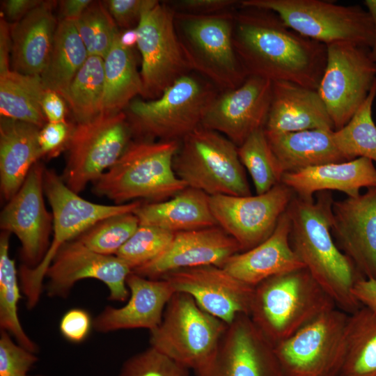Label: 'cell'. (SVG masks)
<instances>
[{
    "mask_svg": "<svg viewBox=\"0 0 376 376\" xmlns=\"http://www.w3.org/2000/svg\"><path fill=\"white\" fill-rule=\"evenodd\" d=\"M233 41L247 77L318 90L327 45L299 34L275 12L240 4L234 13Z\"/></svg>",
    "mask_w": 376,
    "mask_h": 376,
    "instance_id": "obj_1",
    "label": "cell"
},
{
    "mask_svg": "<svg viewBox=\"0 0 376 376\" xmlns=\"http://www.w3.org/2000/svg\"><path fill=\"white\" fill-rule=\"evenodd\" d=\"M316 196V200H305L294 195L286 210L290 222V244L337 308L352 314L363 306L352 289L366 278L339 249L331 235L332 194L324 191Z\"/></svg>",
    "mask_w": 376,
    "mask_h": 376,
    "instance_id": "obj_2",
    "label": "cell"
},
{
    "mask_svg": "<svg viewBox=\"0 0 376 376\" xmlns=\"http://www.w3.org/2000/svg\"><path fill=\"white\" fill-rule=\"evenodd\" d=\"M179 146L175 141H131L116 163L93 182L94 192L116 204L173 197L187 187L173 169Z\"/></svg>",
    "mask_w": 376,
    "mask_h": 376,
    "instance_id": "obj_3",
    "label": "cell"
},
{
    "mask_svg": "<svg viewBox=\"0 0 376 376\" xmlns=\"http://www.w3.org/2000/svg\"><path fill=\"white\" fill-rule=\"evenodd\" d=\"M334 308L331 297L303 267L253 287L249 316L274 345Z\"/></svg>",
    "mask_w": 376,
    "mask_h": 376,
    "instance_id": "obj_4",
    "label": "cell"
},
{
    "mask_svg": "<svg viewBox=\"0 0 376 376\" xmlns=\"http://www.w3.org/2000/svg\"><path fill=\"white\" fill-rule=\"evenodd\" d=\"M44 191L52 211L53 240L38 265L21 266L19 276L26 306L33 308L40 300L46 272L58 251L98 221L114 215L134 212L140 201L124 204L104 205L88 201L70 189L61 176L45 169Z\"/></svg>",
    "mask_w": 376,
    "mask_h": 376,
    "instance_id": "obj_5",
    "label": "cell"
},
{
    "mask_svg": "<svg viewBox=\"0 0 376 376\" xmlns=\"http://www.w3.org/2000/svg\"><path fill=\"white\" fill-rule=\"evenodd\" d=\"M219 93L194 72L180 77L154 100L135 98L126 108L133 134L140 139L180 141L201 126L210 105Z\"/></svg>",
    "mask_w": 376,
    "mask_h": 376,
    "instance_id": "obj_6",
    "label": "cell"
},
{
    "mask_svg": "<svg viewBox=\"0 0 376 376\" xmlns=\"http://www.w3.org/2000/svg\"><path fill=\"white\" fill-rule=\"evenodd\" d=\"M235 10L207 15L175 12L174 15L176 33L192 72L219 92L237 88L248 77L233 45Z\"/></svg>",
    "mask_w": 376,
    "mask_h": 376,
    "instance_id": "obj_7",
    "label": "cell"
},
{
    "mask_svg": "<svg viewBox=\"0 0 376 376\" xmlns=\"http://www.w3.org/2000/svg\"><path fill=\"white\" fill-rule=\"evenodd\" d=\"M173 165L188 187L209 196L251 195L237 146L216 131L200 126L187 135L180 141Z\"/></svg>",
    "mask_w": 376,
    "mask_h": 376,
    "instance_id": "obj_8",
    "label": "cell"
},
{
    "mask_svg": "<svg viewBox=\"0 0 376 376\" xmlns=\"http://www.w3.org/2000/svg\"><path fill=\"white\" fill-rule=\"evenodd\" d=\"M227 325L201 308L188 294L175 292L161 323L150 331V344L196 371L212 359Z\"/></svg>",
    "mask_w": 376,
    "mask_h": 376,
    "instance_id": "obj_9",
    "label": "cell"
},
{
    "mask_svg": "<svg viewBox=\"0 0 376 376\" xmlns=\"http://www.w3.org/2000/svg\"><path fill=\"white\" fill-rule=\"evenodd\" d=\"M240 4L272 10L299 34L326 45L347 42L372 48L370 13L359 5L322 0H242Z\"/></svg>",
    "mask_w": 376,
    "mask_h": 376,
    "instance_id": "obj_10",
    "label": "cell"
},
{
    "mask_svg": "<svg viewBox=\"0 0 376 376\" xmlns=\"http://www.w3.org/2000/svg\"><path fill=\"white\" fill-rule=\"evenodd\" d=\"M132 129L125 111L101 114L72 126L66 143V165L61 177L79 194L112 166L131 141Z\"/></svg>",
    "mask_w": 376,
    "mask_h": 376,
    "instance_id": "obj_11",
    "label": "cell"
},
{
    "mask_svg": "<svg viewBox=\"0 0 376 376\" xmlns=\"http://www.w3.org/2000/svg\"><path fill=\"white\" fill-rule=\"evenodd\" d=\"M327 62L318 92L334 124L343 127L367 98L376 80L371 49L347 42L327 45Z\"/></svg>",
    "mask_w": 376,
    "mask_h": 376,
    "instance_id": "obj_12",
    "label": "cell"
},
{
    "mask_svg": "<svg viewBox=\"0 0 376 376\" xmlns=\"http://www.w3.org/2000/svg\"><path fill=\"white\" fill-rule=\"evenodd\" d=\"M174 15L167 1H158L143 12L136 26L143 100L159 97L176 80L192 72L176 33Z\"/></svg>",
    "mask_w": 376,
    "mask_h": 376,
    "instance_id": "obj_13",
    "label": "cell"
},
{
    "mask_svg": "<svg viewBox=\"0 0 376 376\" xmlns=\"http://www.w3.org/2000/svg\"><path fill=\"white\" fill-rule=\"evenodd\" d=\"M350 314L334 308L274 345L285 376H336Z\"/></svg>",
    "mask_w": 376,
    "mask_h": 376,
    "instance_id": "obj_14",
    "label": "cell"
},
{
    "mask_svg": "<svg viewBox=\"0 0 376 376\" xmlns=\"http://www.w3.org/2000/svg\"><path fill=\"white\" fill-rule=\"evenodd\" d=\"M294 195L281 182L262 194L209 196V203L217 225L237 241L242 252L273 233Z\"/></svg>",
    "mask_w": 376,
    "mask_h": 376,
    "instance_id": "obj_15",
    "label": "cell"
},
{
    "mask_svg": "<svg viewBox=\"0 0 376 376\" xmlns=\"http://www.w3.org/2000/svg\"><path fill=\"white\" fill-rule=\"evenodd\" d=\"M132 272L118 256L96 253L75 239L63 245L54 258L46 272L45 290L49 297L65 298L77 281L94 279L107 285L109 300L124 302L130 297L126 281Z\"/></svg>",
    "mask_w": 376,
    "mask_h": 376,
    "instance_id": "obj_16",
    "label": "cell"
},
{
    "mask_svg": "<svg viewBox=\"0 0 376 376\" xmlns=\"http://www.w3.org/2000/svg\"><path fill=\"white\" fill-rule=\"evenodd\" d=\"M195 373L196 376H285L274 345L246 314L227 325L212 359Z\"/></svg>",
    "mask_w": 376,
    "mask_h": 376,
    "instance_id": "obj_17",
    "label": "cell"
},
{
    "mask_svg": "<svg viewBox=\"0 0 376 376\" xmlns=\"http://www.w3.org/2000/svg\"><path fill=\"white\" fill-rule=\"evenodd\" d=\"M45 168L36 163L19 191L8 201L1 212L0 227L13 233L20 241L25 265L34 267L45 256L52 230V214L44 199Z\"/></svg>",
    "mask_w": 376,
    "mask_h": 376,
    "instance_id": "obj_18",
    "label": "cell"
},
{
    "mask_svg": "<svg viewBox=\"0 0 376 376\" xmlns=\"http://www.w3.org/2000/svg\"><path fill=\"white\" fill-rule=\"evenodd\" d=\"M272 93V81L248 77L237 88L217 94L201 126L221 134L238 147L254 132L265 127Z\"/></svg>",
    "mask_w": 376,
    "mask_h": 376,
    "instance_id": "obj_19",
    "label": "cell"
},
{
    "mask_svg": "<svg viewBox=\"0 0 376 376\" xmlns=\"http://www.w3.org/2000/svg\"><path fill=\"white\" fill-rule=\"evenodd\" d=\"M161 279L167 281L175 292L188 294L201 308L227 324L237 315L249 313L253 288L223 267L203 265L180 269Z\"/></svg>",
    "mask_w": 376,
    "mask_h": 376,
    "instance_id": "obj_20",
    "label": "cell"
},
{
    "mask_svg": "<svg viewBox=\"0 0 376 376\" xmlns=\"http://www.w3.org/2000/svg\"><path fill=\"white\" fill-rule=\"evenodd\" d=\"M331 232L339 249L364 277L376 279V187L334 201Z\"/></svg>",
    "mask_w": 376,
    "mask_h": 376,
    "instance_id": "obj_21",
    "label": "cell"
},
{
    "mask_svg": "<svg viewBox=\"0 0 376 376\" xmlns=\"http://www.w3.org/2000/svg\"><path fill=\"white\" fill-rule=\"evenodd\" d=\"M239 252V244L219 226L178 232L163 253L132 272L159 279L166 274L180 269L203 265L222 267Z\"/></svg>",
    "mask_w": 376,
    "mask_h": 376,
    "instance_id": "obj_22",
    "label": "cell"
},
{
    "mask_svg": "<svg viewBox=\"0 0 376 376\" xmlns=\"http://www.w3.org/2000/svg\"><path fill=\"white\" fill-rule=\"evenodd\" d=\"M130 297L120 308L107 306L94 319L93 329L101 333L147 329L162 322L165 308L175 293L165 279H151L132 272L127 278Z\"/></svg>",
    "mask_w": 376,
    "mask_h": 376,
    "instance_id": "obj_23",
    "label": "cell"
},
{
    "mask_svg": "<svg viewBox=\"0 0 376 376\" xmlns=\"http://www.w3.org/2000/svg\"><path fill=\"white\" fill-rule=\"evenodd\" d=\"M316 129L334 130L318 91L289 81H273L265 132L287 133Z\"/></svg>",
    "mask_w": 376,
    "mask_h": 376,
    "instance_id": "obj_24",
    "label": "cell"
},
{
    "mask_svg": "<svg viewBox=\"0 0 376 376\" xmlns=\"http://www.w3.org/2000/svg\"><path fill=\"white\" fill-rule=\"evenodd\" d=\"M290 228L285 211L267 239L251 249L233 255L222 267L253 288L272 276L304 267L290 246Z\"/></svg>",
    "mask_w": 376,
    "mask_h": 376,
    "instance_id": "obj_25",
    "label": "cell"
},
{
    "mask_svg": "<svg viewBox=\"0 0 376 376\" xmlns=\"http://www.w3.org/2000/svg\"><path fill=\"white\" fill-rule=\"evenodd\" d=\"M281 182L305 200L314 199L315 193L331 190L352 197L359 195L361 188L376 187V167L370 159L359 157L284 173Z\"/></svg>",
    "mask_w": 376,
    "mask_h": 376,
    "instance_id": "obj_26",
    "label": "cell"
},
{
    "mask_svg": "<svg viewBox=\"0 0 376 376\" xmlns=\"http://www.w3.org/2000/svg\"><path fill=\"white\" fill-rule=\"evenodd\" d=\"M55 1H42L19 20L10 24L13 70L40 75L47 63L58 25Z\"/></svg>",
    "mask_w": 376,
    "mask_h": 376,
    "instance_id": "obj_27",
    "label": "cell"
},
{
    "mask_svg": "<svg viewBox=\"0 0 376 376\" xmlns=\"http://www.w3.org/2000/svg\"><path fill=\"white\" fill-rule=\"evenodd\" d=\"M37 126L1 117L0 121V189L8 201L20 189L33 165L43 156Z\"/></svg>",
    "mask_w": 376,
    "mask_h": 376,
    "instance_id": "obj_28",
    "label": "cell"
},
{
    "mask_svg": "<svg viewBox=\"0 0 376 376\" xmlns=\"http://www.w3.org/2000/svg\"><path fill=\"white\" fill-rule=\"evenodd\" d=\"M334 132L316 129L287 133L265 132L284 174L347 161L335 142Z\"/></svg>",
    "mask_w": 376,
    "mask_h": 376,
    "instance_id": "obj_29",
    "label": "cell"
},
{
    "mask_svg": "<svg viewBox=\"0 0 376 376\" xmlns=\"http://www.w3.org/2000/svg\"><path fill=\"white\" fill-rule=\"evenodd\" d=\"M139 226L178 233L218 226L209 203V196L191 187L160 202L141 205L134 212Z\"/></svg>",
    "mask_w": 376,
    "mask_h": 376,
    "instance_id": "obj_30",
    "label": "cell"
},
{
    "mask_svg": "<svg viewBox=\"0 0 376 376\" xmlns=\"http://www.w3.org/2000/svg\"><path fill=\"white\" fill-rule=\"evenodd\" d=\"M118 33L104 58L102 114L124 111L130 103L142 93L141 78L133 49L120 43Z\"/></svg>",
    "mask_w": 376,
    "mask_h": 376,
    "instance_id": "obj_31",
    "label": "cell"
},
{
    "mask_svg": "<svg viewBox=\"0 0 376 376\" xmlns=\"http://www.w3.org/2000/svg\"><path fill=\"white\" fill-rule=\"evenodd\" d=\"M73 21L61 19L40 77L45 90L61 95L88 57Z\"/></svg>",
    "mask_w": 376,
    "mask_h": 376,
    "instance_id": "obj_32",
    "label": "cell"
},
{
    "mask_svg": "<svg viewBox=\"0 0 376 376\" xmlns=\"http://www.w3.org/2000/svg\"><path fill=\"white\" fill-rule=\"evenodd\" d=\"M336 376H376V313L365 306L350 314Z\"/></svg>",
    "mask_w": 376,
    "mask_h": 376,
    "instance_id": "obj_33",
    "label": "cell"
},
{
    "mask_svg": "<svg viewBox=\"0 0 376 376\" xmlns=\"http://www.w3.org/2000/svg\"><path fill=\"white\" fill-rule=\"evenodd\" d=\"M45 91L40 75H24L13 70L0 75L1 116L41 129L47 123L41 106Z\"/></svg>",
    "mask_w": 376,
    "mask_h": 376,
    "instance_id": "obj_34",
    "label": "cell"
},
{
    "mask_svg": "<svg viewBox=\"0 0 376 376\" xmlns=\"http://www.w3.org/2000/svg\"><path fill=\"white\" fill-rule=\"evenodd\" d=\"M103 93L104 59L89 56L61 96L70 107L76 123H81L102 114Z\"/></svg>",
    "mask_w": 376,
    "mask_h": 376,
    "instance_id": "obj_35",
    "label": "cell"
},
{
    "mask_svg": "<svg viewBox=\"0 0 376 376\" xmlns=\"http://www.w3.org/2000/svg\"><path fill=\"white\" fill-rule=\"evenodd\" d=\"M10 233L2 231L0 236V327L12 336L24 349L36 354L38 345L24 331L17 314L20 299L15 262L9 253Z\"/></svg>",
    "mask_w": 376,
    "mask_h": 376,
    "instance_id": "obj_36",
    "label": "cell"
},
{
    "mask_svg": "<svg viewBox=\"0 0 376 376\" xmlns=\"http://www.w3.org/2000/svg\"><path fill=\"white\" fill-rule=\"evenodd\" d=\"M376 97V80L369 94L350 120L334 132L335 142L346 159L366 157L376 162V125L373 104Z\"/></svg>",
    "mask_w": 376,
    "mask_h": 376,
    "instance_id": "obj_37",
    "label": "cell"
},
{
    "mask_svg": "<svg viewBox=\"0 0 376 376\" xmlns=\"http://www.w3.org/2000/svg\"><path fill=\"white\" fill-rule=\"evenodd\" d=\"M240 159L247 170L256 194H262L281 182L283 172L268 143L264 128L251 134L237 147Z\"/></svg>",
    "mask_w": 376,
    "mask_h": 376,
    "instance_id": "obj_38",
    "label": "cell"
},
{
    "mask_svg": "<svg viewBox=\"0 0 376 376\" xmlns=\"http://www.w3.org/2000/svg\"><path fill=\"white\" fill-rule=\"evenodd\" d=\"M74 23L88 56L104 59L119 33L104 2L93 1Z\"/></svg>",
    "mask_w": 376,
    "mask_h": 376,
    "instance_id": "obj_39",
    "label": "cell"
},
{
    "mask_svg": "<svg viewBox=\"0 0 376 376\" xmlns=\"http://www.w3.org/2000/svg\"><path fill=\"white\" fill-rule=\"evenodd\" d=\"M139 226L134 212L120 214L98 221L76 240L96 253L116 256Z\"/></svg>",
    "mask_w": 376,
    "mask_h": 376,
    "instance_id": "obj_40",
    "label": "cell"
},
{
    "mask_svg": "<svg viewBox=\"0 0 376 376\" xmlns=\"http://www.w3.org/2000/svg\"><path fill=\"white\" fill-rule=\"evenodd\" d=\"M174 235V233L160 228L139 226L116 256L133 271L163 253L172 242Z\"/></svg>",
    "mask_w": 376,
    "mask_h": 376,
    "instance_id": "obj_41",
    "label": "cell"
},
{
    "mask_svg": "<svg viewBox=\"0 0 376 376\" xmlns=\"http://www.w3.org/2000/svg\"><path fill=\"white\" fill-rule=\"evenodd\" d=\"M189 370L150 346L127 359L118 376H190Z\"/></svg>",
    "mask_w": 376,
    "mask_h": 376,
    "instance_id": "obj_42",
    "label": "cell"
},
{
    "mask_svg": "<svg viewBox=\"0 0 376 376\" xmlns=\"http://www.w3.org/2000/svg\"><path fill=\"white\" fill-rule=\"evenodd\" d=\"M37 361L35 353L21 347L8 332L1 329L0 376H32L28 372Z\"/></svg>",
    "mask_w": 376,
    "mask_h": 376,
    "instance_id": "obj_43",
    "label": "cell"
},
{
    "mask_svg": "<svg viewBox=\"0 0 376 376\" xmlns=\"http://www.w3.org/2000/svg\"><path fill=\"white\" fill-rule=\"evenodd\" d=\"M157 0H108L104 3L118 27L136 28L143 12Z\"/></svg>",
    "mask_w": 376,
    "mask_h": 376,
    "instance_id": "obj_44",
    "label": "cell"
},
{
    "mask_svg": "<svg viewBox=\"0 0 376 376\" xmlns=\"http://www.w3.org/2000/svg\"><path fill=\"white\" fill-rule=\"evenodd\" d=\"M93 320L89 313L82 308H75L66 311L59 323L61 335L68 341L79 343L86 339L93 326Z\"/></svg>",
    "mask_w": 376,
    "mask_h": 376,
    "instance_id": "obj_45",
    "label": "cell"
},
{
    "mask_svg": "<svg viewBox=\"0 0 376 376\" xmlns=\"http://www.w3.org/2000/svg\"><path fill=\"white\" fill-rule=\"evenodd\" d=\"M176 13L207 15L232 11L240 5L237 0H178L167 1Z\"/></svg>",
    "mask_w": 376,
    "mask_h": 376,
    "instance_id": "obj_46",
    "label": "cell"
},
{
    "mask_svg": "<svg viewBox=\"0 0 376 376\" xmlns=\"http://www.w3.org/2000/svg\"><path fill=\"white\" fill-rule=\"evenodd\" d=\"M72 126L67 122H47L39 132L38 141L43 155L58 152L66 146Z\"/></svg>",
    "mask_w": 376,
    "mask_h": 376,
    "instance_id": "obj_47",
    "label": "cell"
},
{
    "mask_svg": "<svg viewBox=\"0 0 376 376\" xmlns=\"http://www.w3.org/2000/svg\"><path fill=\"white\" fill-rule=\"evenodd\" d=\"M41 106L47 122H66V102L58 93L45 90Z\"/></svg>",
    "mask_w": 376,
    "mask_h": 376,
    "instance_id": "obj_48",
    "label": "cell"
},
{
    "mask_svg": "<svg viewBox=\"0 0 376 376\" xmlns=\"http://www.w3.org/2000/svg\"><path fill=\"white\" fill-rule=\"evenodd\" d=\"M352 292L363 306L376 313V279H361L354 285Z\"/></svg>",
    "mask_w": 376,
    "mask_h": 376,
    "instance_id": "obj_49",
    "label": "cell"
},
{
    "mask_svg": "<svg viewBox=\"0 0 376 376\" xmlns=\"http://www.w3.org/2000/svg\"><path fill=\"white\" fill-rule=\"evenodd\" d=\"M12 40L10 24L4 18L0 20V75L9 69L10 54L11 55Z\"/></svg>",
    "mask_w": 376,
    "mask_h": 376,
    "instance_id": "obj_50",
    "label": "cell"
},
{
    "mask_svg": "<svg viewBox=\"0 0 376 376\" xmlns=\"http://www.w3.org/2000/svg\"><path fill=\"white\" fill-rule=\"evenodd\" d=\"M40 0H8L3 3L6 17L15 22L39 5Z\"/></svg>",
    "mask_w": 376,
    "mask_h": 376,
    "instance_id": "obj_51",
    "label": "cell"
},
{
    "mask_svg": "<svg viewBox=\"0 0 376 376\" xmlns=\"http://www.w3.org/2000/svg\"><path fill=\"white\" fill-rule=\"evenodd\" d=\"M92 1L91 0H63L58 1L61 19L75 22Z\"/></svg>",
    "mask_w": 376,
    "mask_h": 376,
    "instance_id": "obj_52",
    "label": "cell"
},
{
    "mask_svg": "<svg viewBox=\"0 0 376 376\" xmlns=\"http://www.w3.org/2000/svg\"><path fill=\"white\" fill-rule=\"evenodd\" d=\"M120 43L125 47L133 49L137 46L138 33L136 28L124 29L118 33Z\"/></svg>",
    "mask_w": 376,
    "mask_h": 376,
    "instance_id": "obj_53",
    "label": "cell"
},
{
    "mask_svg": "<svg viewBox=\"0 0 376 376\" xmlns=\"http://www.w3.org/2000/svg\"><path fill=\"white\" fill-rule=\"evenodd\" d=\"M364 5L370 15L373 23L374 35L373 45L371 48L373 58L376 63V0H366Z\"/></svg>",
    "mask_w": 376,
    "mask_h": 376,
    "instance_id": "obj_54",
    "label": "cell"
}]
</instances>
